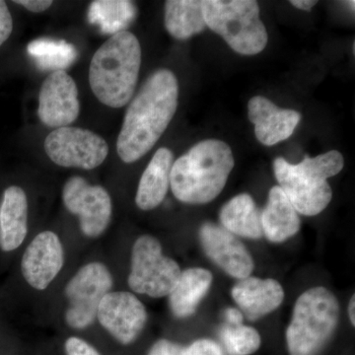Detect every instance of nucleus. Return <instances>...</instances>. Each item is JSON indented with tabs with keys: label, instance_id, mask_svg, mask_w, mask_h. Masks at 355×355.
<instances>
[{
	"label": "nucleus",
	"instance_id": "obj_1",
	"mask_svg": "<svg viewBox=\"0 0 355 355\" xmlns=\"http://www.w3.org/2000/svg\"><path fill=\"white\" fill-rule=\"evenodd\" d=\"M178 97L179 84L171 70L158 69L148 77L128 107L116 141L123 162H137L157 144L176 114Z\"/></svg>",
	"mask_w": 355,
	"mask_h": 355
},
{
	"label": "nucleus",
	"instance_id": "obj_2",
	"mask_svg": "<svg viewBox=\"0 0 355 355\" xmlns=\"http://www.w3.org/2000/svg\"><path fill=\"white\" fill-rule=\"evenodd\" d=\"M235 161L230 146L218 139H205L174 161L170 175L173 195L189 205L216 200L227 183Z\"/></svg>",
	"mask_w": 355,
	"mask_h": 355
},
{
	"label": "nucleus",
	"instance_id": "obj_3",
	"mask_svg": "<svg viewBox=\"0 0 355 355\" xmlns=\"http://www.w3.org/2000/svg\"><path fill=\"white\" fill-rule=\"evenodd\" d=\"M141 65V46L128 31L110 37L91 60L89 83L102 104L125 107L132 99Z\"/></svg>",
	"mask_w": 355,
	"mask_h": 355
},
{
	"label": "nucleus",
	"instance_id": "obj_4",
	"mask_svg": "<svg viewBox=\"0 0 355 355\" xmlns=\"http://www.w3.org/2000/svg\"><path fill=\"white\" fill-rule=\"evenodd\" d=\"M345 159L336 150L311 158L306 155L298 164H291L284 157L273 161V172L279 188L298 214L315 216L321 214L333 198L327 182L342 171Z\"/></svg>",
	"mask_w": 355,
	"mask_h": 355
},
{
	"label": "nucleus",
	"instance_id": "obj_5",
	"mask_svg": "<svg viewBox=\"0 0 355 355\" xmlns=\"http://www.w3.org/2000/svg\"><path fill=\"white\" fill-rule=\"evenodd\" d=\"M340 304L335 294L318 286L301 294L286 330L289 355H318L335 334Z\"/></svg>",
	"mask_w": 355,
	"mask_h": 355
},
{
	"label": "nucleus",
	"instance_id": "obj_6",
	"mask_svg": "<svg viewBox=\"0 0 355 355\" xmlns=\"http://www.w3.org/2000/svg\"><path fill=\"white\" fill-rule=\"evenodd\" d=\"M202 9L207 27L221 36L236 53L254 55L265 50L268 36L258 2L203 0Z\"/></svg>",
	"mask_w": 355,
	"mask_h": 355
},
{
	"label": "nucleus",
	"instance_id": "obj_7",
	"mask_svg": "<svg viewBox=\"0 0 355 355\" xmlns=\"http://www.w3.org/2000/svg\"><path fill=\"white\" fill-rule=\"evenodd\" d=\"M182 270L176 261L163 254L162 247L150 235L140 236L132 251L128 286L153 298L165 297L178 284Z\"/></svg>",
	"mask_w": 355,
	"mask_h": 355
},
{
	"label": "nucleus",
	"instance_id": "obj_8",
	"mask_svg": "<svg viewBox=\"0 0 355 355\" xmlns=\"http://www.w3.org/2000/svg\"><path fill=\"white\" fill-rule=\"evenodd\" d=\"M113 286V277L104 263L94 261L83 266L65 287L69 302L65 322L70 328L83 330L94 323L100 303Z\"/></svg>",
	"mask_w": 355,
	"mask_h": 355
},
{
	"label": "nucleus",
	"instance_id": "obj_9",
	"mask_svg": "<svg viewBox=\"0 0 355 355\" xmlns=\"http://www.w3.org/2000/svg\"><path fill=\"white\" fill-rule=\"evenodd\" d=\"M46 155L55 164L65 168L92 170L106 160V140L91 130L64 127L53 130L44 140Z\"/></svg>",
	"mask_w": 355,
	"mask_h": 355
},
{
	"label": "nucleus",
	"instance_id": "obj_10",
	"mask_svg": "<svg viewBox=\"0 0 355 355\" xmlns=\"http://www.w3.org/2000/svg\"><path fill=\"white\" fill-rule=\"evenodd\" d=\"M62 200L70 214L78 216L84 235L96 238L108 228L112 200L103 187L88 184L83 177L69 178L62 190Z\"/></svg>",
	"mask_w": 355,
	"mask_h": 355
},
{
	"label": "nucleus",
	"instance_id": "obj_11",
	"mask_svg": "<svg viewBox=\"0 0 355 355\" xmlns=\"http://www.w3.org/2000/svg\"><path fill=\"white\" fill-rule=\"evenodd\" d=\"M97 318L119 343L128 345L144 331L147 312L144 303L130 292L111 291L100 303Z\"/></svg>",
	"mask_w": 355,
	"mask_h": 355
},
{
	"label": "nucleus",
	"instance_id": "obj_12",
	"mask_svg": "<svg viewBox=\"0 0 355 355\" xmlns=\"http://www.w3.org/2000/svg\"><path fill=\"white\" fill-rule=\"evenodd\" d=\"M80 104L76 81L65 72H51L42 84L39 94L38 116L49 128L69 127L78 118Z\"/></svg>",
	"mask_w": 355,
	"mask_h": 355
},
{
	"label": "nucleus",
	"instance_id": "obj_13",
	"mask_svg": "<svg viewBox=\"0 0 355 355\" xmlns=\"http://www.w3.org/2000/svg\"><path fill=\"white\" fill-rule=\"evenodd\" d=\"M203 251L223 272L237 279H246L253 272V258L234 234L221 226L207 222L200 229Z\"/></svg>",
	"mask_w": 355,
	"mask_h": 355
},
{
	"label": "nucleus",
	"instance_id": "obj_14",
	"mask_svg": "<svg viewBox=\"0 0 355 355\" xmlns=\"http://www.w3.org/2000/svg\"><path fill=\"white\" fill-rule=\"evenodd\" d=\"M64 263V247L60 238L51 231H44L26 249L21 270L33 288L44 291L62 270Z\"/></svg>",
	"mask_w": 355,
	"mask_h": 355
},
{
	"label": "nucleus",
	"instance_id": "obj_15",
	"mask_svg": "<svg viewBox=\"0 0 355 355\" xmlns=\"http://www.w3.org/2000/svg\"><path fill=\"white\" fill-rule=\"evenodd\" d=\"M248 116L254 125L257 139L266 146L289 139L301 121L298 112L279 108L261 96H256L248 103Z\"/></svg>",
	"mask_w": 355,
	"mask_h": 355
},
{
	"label": "nucleus",
	"instance_id": "obj_16",
	"mask_svg": "<svg viewBox=\"0 0 355 355\" xmlns=\"http://www.w3.org/2000/svg\"><path fill=\"white\" fill-rule=\"evenodd\" d=\"M232 297L251 321L266 316L282 305L284 291L279 282L248 277L233 286Z\"/></svg>",
	"mask_w": 355,
	"mask_h": 355
},
{
	"label": "nucleus",
	"instance_id": "obj_17",
	"mask_svg": "<svg viewBox=\"0 0 355 355\" xmlns=\"http://www.w3.org/2000/svg\"><path fill=\"white\" fill-rule=\"evenodd\" d=\"M28 233V200L17 186L7 188L0 205V248L12 252L24 242Z\"/></svg>",
	"mask_w": 355,
	"mask_h": 355
},
{
	"label": "nucleus",
	"instance_id": "obj_18",
	"mask_svg": "<svg viewBox=\"0 0 355 355\" xmlns=\"http://www.w3.org/2000/svg\"><path fill=\"white\" fill-rule=\"evenodd\" d=\"M174 164V154L161 147L140 178L135 202L141 210L156 209L164 200L170 187V175Z\"/></svg>",
	"mask_w": 355,
	"mask_h": 355
},
{
	"label": "nucleus",
	"instance_id": "obj_19",
	"mask_svg": "<svg viewBox=\"0 0 355 355\" xmlns=\"http://www.w3.org/2000/svg\"><path fill=\"white\" fill-rule=\"evenodd\" d=\"M298 212L279 186L272 187L268 202L261 211V227L268 241L282 243L296 234L300 229Z\"/></svg>",
	"mask_w": 355,
	"mask_h": 355
},
{
	"label": "nucleus",
	"instance_id": "obj_20",
	"mask_svg": "<svg viewBox=\"0 0 355 355\" xmlns=\"http://www.w3.org/2000/svg\"><path fill=\"white\" fill-rule=\"evenodd\" d=\"M212 279L211 272L205 268H188L182 272L176 286L168 295L170 308L174 316H191L197 310L200 301L209 291Z\"/></svg>",
	"mask_w": 355,
	"mask_h": 355
},
{
	"label": "nucleus",
	"instance_id": "obj_21",
	"mask_svg": "<svg viewBox=\"0 0 355 355\" xmlns=\"http://www.w3.org/2000/svg\"><path fill=\"white\" fill-rule=\"evenodd\" d=\"M222 227L232 234L250 239L263 235L261 212L248 193H240L223 205L219 214Z\"/></svg>",
	"mask_w": 355,
	"mask_h": 355
},
{
	"label": "nucleus",
	"instance_id": "obj_22",
	"mask_svg": "<svg viewBox=\"0 0 355 355\" xmlns=\"http://www.w3.org/2000/svg\"><path fill=\"white\" fill-rule=\"evenodd\" d=\"M202 6L198 0L165 2V27L173 38L184 41L207 29Z\"/></svg>",
	"mask_w": 355,
	"mask_h": 355
},
{
	"label": "nucleus",
	"instance_id": "obj_23",
	"mask_svg": "<svg viewBox=\"0 0 355 355\" xmlns=\"http://www.w3.org/2000/svg\"><path fill=\"white\" fill-rule=\"evenodd\" d=\"M137 15V9L132 1L125 0H98L89 7L90 23L97 25L104 34L113 36L125 31Z\"/></svg>",
	"mask_w": 355,
	"mask_h": 355
},
{
	"label": "nucleus",
	"instance_id": "obj_24",
	"mask_svg": "<svg viewBox=\"0 0 355 355\" xmlns=\"http://www.w3.org/2000/svg\"><path fill=\"white\" fill-rule=\"evenodd\" d=\"M27 50L40 69L53 72L67 69L77 58L76 46L62 40H35L28 44Z\"/></svg>",
	"mask_w": 355,
	"mask_h": 355
},
{
	"label": "nucleus",
	"instance_id": "obj_25",
	"mask_svg": "<svg viewBox=\"0 0 355 355\" xmlns=\"http://www.w3.org/2000/svg\"><path fill=\"white\" fill-rule=\"evenodd\" d=\"M219 338L228 355H251L261 345L258 331L245 324H222L218 331Z\"/></svg>",
	"mask_w": 355,
	"mask_h": 355
},
{
	"label": "nucleus",
	"instance_id": "obj_26",
	"mask_svg": "<svg viewBox=\"0 0 355 355\" xmlns=\"http://www.w3.org/2000/svg\"><path fill=\"white\" fill-rule=\"evenodd\" d=\"M184 355H224L220 345L209 338H200L184 347Z\"/></svg>",
	"mask_w": 355,
	"mask_h": 355
},
{
	"label": "nucleus",
	"instance_id": "obj_27",
	"mask_svg": "<svg viewBox=\"0 0 355 355\" xmlns=\"http://www.w3.org/2000/svg\"><path fill=\"white\" fill-rule=\"evenodd\" d=\"M64 349L67 355H101L90 343L76 336H71L65 342Z\"/></svg>",
	"mask_w": 355,
	"mask_h": 355
},
{
	"label": "nucleus",
	"instance_id": "obj_28",
	"mask_svg": "<svg viewBox=\"0 0 355 355\" xmlns=\"http://www.w3.org/2000/svg\"><path fill=\"white\" fill-rule=\"evenodd\" d=\"M13 30V20L6 1L0 0V46L10 37Z\"/></svg>",
	"mask_w": 355,
	"mask_h": 355
},
{
	"label": "nucleus",
	"instance_id": "obj_29",
	"mask_svg": "<svg viewBox=\"0 0 355 355\" xmlns=\"http://www.w3.org/2000/svg\"><path fill=\"white\" fill-rule=\"evenodd\" d=\"M147 355H184V347L168 340H159Z\"/></svg>",
	"mask_w": 355,
	"mask_h": 355
},
{
	"label": "nucleus",
	"instance_id": "obj_30",
	"mask_svg": "<svg viewBox=\"0 0 355 355\" xmlns=\"http://www.w3.org/2000/svg\"><path fill=\"white\" fill-rule=\"evenodd\" d=\"M14 3L25 7L31 12L40 13L50 8L53 1H50V0H18V1H14Z\"/></svg>",
	"mask_w": 355,
	"mask_h": 355
},
{
	"label": "nucleus",
	"instance_id": "obj_31",
	"mask_svg": "<svg viewBox=\"0 0 355 355\" xmlns=\"http://www.w3.org/2000/svg\"><path fill=\"white\" fill-rule=\"evenodd\" d=\"M224 318H225L226 324H243L242 312L241 311L236 309V308H227V309L224 311Z\"/></svg>",
	"mask_w": 355,
	"mask_h": 355
},
{
	"label": "nucleus",
	"instance_id": "obj_32",
	"mask_svg": "<svg viewBox=\"0 0 355 355\" xmlns=\"http://www.w3.org/2000/svg\"><path fill=\"white\" fill-rule=\"evenodd\" d=\"M316 0H291V4L300 10L310 11L316 4Z\"/></svg>",
	"mask_w": 355,
	"mask_h": 355
},
{
	"label": "nucleus",
	"instance_id": "obj_33",
	"mask_svg": "<svg viewBox=\"0 0 355 355\" xmlns=\"http://www.w3.org/2000/svg\"><path fill=\"white\" fill-rule=\"evenodd\" d=\"M355 298L354 295L352 296V298H350L349 300V316L350 322H352V326L354 327L355 321H354V308H355Z\"/></svg>",
	"mask_w": 355,
	"mask_h": 355
},
{
	"label": "nucleus",
	"instance_id": "obj_34",
	"mask_svg": "<svg viewBox=\"0 0 355 355\" xmlns=\"http://www.w3.org/2000/svg\"><path fill=\"white\" fill-rule=\"evenodd\" d=\"M345 3L349 4L350 8H352V10H354V1H347Z\"/></svg>",
	"mask_w": 355,
	"mask_h": 355
}]
</instances>
